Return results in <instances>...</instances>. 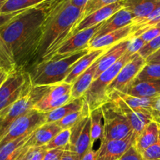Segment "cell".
Wrapping results in <instances>:
<instances>
[{
	"label": "cell",
	"instance_id": "6da1fadb",
	"mask_svg": "<svg viewBox=\"0 0 160 160\" xmlns=\"http://www.w3.org/2000/svg\"><path fill=\"white\" fill-rule=\"evenodd\" d=\"M63 0H46L25 9L0 28V37L12 53L18 69L29 67L53 9Z\"/></svg>",
	"mask_w": 160,
	"mask_h": 160
},
{
	"label": "cell",
	"instance_id": "7a4b0ae2",
	"mask_svg": "<svg viewBox=\"0 0 160 160\" xmlns=\"http://www.w3.org/2000/svg\"><path fill=\"white\" fill-rule=\"evenodd\" d=\"M84 9L70 3V0L61 2L50 14L28 70L33 66L49 60L68 39L74 35V30L81 22Z\"/></svg>",
	"mask_w": 160,
	"mask_h": 160
},
{
	"label": "cell",
	"instance_id": "3957f363",
	"mask_svg": "<svg viewBox=\"0 0 160 160\" xmlns=\"http://www.w3.org/2000/svg\"><path fill=\"white\" fill-rule=\"evenodd\" d=\"M89 49H84L67 55H56L49 60L40 62L28 69L33 86H51L62 83L73 66L87 55Z\"/></svg>",
	"mask_w": 160,
	"mask_h": 160
},
{
	"label": "cell",
	"instance_id": "277c9868",
	"mask_svg": "<svg viewBox=\"0 0 160 160\" xmlns=\"http://www.w3.org/2000/svg\"><path fill=\"white\" fill-rule=\"evenodd\" d=\"M134 55H130L125 52L117 62L102 73L98 78L94 80L91 87L84 95L91 112L97 108L101 107L104 103L109 101V98L106 93V89L113 81L120 70L134 57Z\"/></svg>",
	"mask_w": 160,
	"mask_h": 160
},
{
	"label": "cell",
	"instance_id": "5b68a950",
	"mask_svg": "<svg viewBox=\"0 0 160 160\" xmlns=\"http://www.w3.org/2000/svg\"><path fill=\"white\" fill-rule=\"evenodd\" d=\"M51 86H33L31 92L15 103L0 112V141L11 125L20 117L32 110L51 88Z\"/></svg>",
	"mask_w": 160,
	"mask_h": 160
},
{
	"label": "cell",
	"instance_id": "8992f818",
	"mask_svg": "<svg viewBox=\"0 0 160 160\" xmlns=\"http://www.w3.org/2000/svg\"><path fill=\"white\" fill-rule=\"evenodd\" d=\"M32 87L29 73L23 69H17L9 73L0 87V112L28 95Z\"/></svg>",
	"mask_w": 160,
	"mask_h": 160
},
{
	"label": "cell",
	"instance_id": "52a82bcc",
	"mask_svg": "<svg viewBox=\"0 0 160 160\" xmlns=\"http://www.w3.org/2000/svg\"><path fill=\"white\" fill-rule=\"evenodd\" d=\"M104 116V131L101 142L122 139L133 133L128 119L111 99L101 106Z\"/></svg>",
	"mask_w": 160,
	"mask_h": 160
},
{
	"label": "cell",
	"instance_id": "ba28073f",
	"mask_svg": "<svg viewBox=\"0 0 160 160\" xmlns=\"http://www.w3.org/2000/svg\"><path fill=\"white\" fill-rule=\"evenodd\" d=\"M46 123V113L33 109L17 119L0 141V148L20 138L29 136L37 128Z\"/></svg>",
	"mask_w": 160,
	"mask_h": 160
},
{
	"label": "cell",
	"instance_id": "9c48e42d",
	"mask_svg": "<svg viewBox=\"0 0 160 160\" xmlns=\"http://www.w3.org/2000/svg\"><path fill=\"white\" fill-rule=\"evenodd\" d=\"M145 64L146 61L145 59H143L138 53L134 54V57L125 64L113 81L107 88L106 93L108 96L113 91L126 93L128 88L136 79Z\"/></svg>",
	"mask_w": 160,
	"mask_h": 160
},
{
	"label": "cell",
	"instance_id": "30bf717a",
	"mask_svg": "<svg viewBox=\"0 0 160 160\" xmlns=\"http://www.w3.org/2000/svg\"><path fill=\"white\" fill-rule=\"evenodd\" d=\"M136 139L133 132L124 138L101 142L97 150V160H119L131 146L135 145Z\"/></svg>",
	"mask_w": 160,
	"mask_h": 160
},
{
	"label": "cell",
	"instance_id": "8fae6325",
	"mask_svg": "<svg viewBox=\"0 0 160 160\" xmlns=\"http://www.w3.org/2000/svg\"><path fill=\"white\" fill-rule=\"evenodd\" d=\"M109 98L116 103L123 116L128 119L136 138L142 134L148 123L154 120L152 116L133 110L114 92L109 94Z\"/></svg>",
	"mask_w": 160,
	"mask_h": 160
},
{
	"label": "cell",
	"instance_id": "7c38bea8",
	"mask_svg": "<svg viewBox=\"0 0 160 160\" xmlns=\"http://www.w3.org/2000/svg\"><path fill=\"white\" fill-rule=\"evenodd\" d=\"M102 23L87 28L76 33L73 37L67 41L57 51L56 55H67L76 52L88 49L94 35L101 28ZM55 55V56H56Z\"/></svg>",
	"mask_w": 160,
	"mask_h": 160
},
{
	"label": "cell",
	"instance_id": "4fadbf2b",
	"mask_svg": "<svg viewBox=\"0 0 160 160\" xmlns=\"http://www.w3.org/2000/svg\"><path fill=\"white\" fill-rule=\"evenodd\" d=\"M124 6L125 2H120L105 6V7L95 11L92 13L89 14L88 16L82 19L81 22L78 23V25L74 30V34L84 29L102 23L103 22L108 20L109 17H112L116 12L124 8Z\"/></svg>",
	"mask_w": 160,
	"mask_h": 160
},
{
	"label": "cell",
	"instance_id": "5bb4252c",
	"mask_svg": "<svg viewBox=\"0 0 160 160\" xmlns=\"http://www.w3.org/2000/svg\"><path fill=\"white\" fill-rule=\"evenodd\" d=\"M132 14L126 8H123L122 9L119 10L118 12H116L115 14H113L112 17H109L108 20L103 22L101 28L98 29L96 34L94 35L92 40L102 37V36L105 35V34L112 32V31L120 29V28L128 26V25H131L132 24Z\"/></svg>",
	"mask_w": 160,
	"mask_h": 160
},
{
	"label": "cell",
	"instance_id": "9a60e30c",
	"mask_svg": "<svg viewBox=\"0 0 160 160\" xmlns=\"http://www.w3.org/2000/svg\"><path fill=\"white\" fill-rule=\"evenodd\" d=\"M130 38L123 40L108 48L106 52L98 59V63L95 75V80L101 75L102 73L117 62L125 54L129 44Z\"/></svg>",
	"mask_w": 160,
	"mask_h": 160
},
{
	"label": "cell",
	"instance_id": "2e32d148",
	"mask_svg": "<svg viewBox=\"0 0 160 160\" xmlns=\"http://www.w3.org/2000/svg\"><path fill=\"white\" fill-rule=\"evenodd\" d=\"M132 25H128L124 28H120V29L112 31L107 34H105L98 38L93 39L89 44L88 49L92 51V50L110 48L111 46L122 42V41L131 38V35H132Z\"/></svg>",
	"mask_w": 160,
	"mask_h": 160
},
{
	"label": "cell",
	"instance_id": "e0dca14e",
	"mask_svg": "<svg viewBox=\"0 0 160 160\" xmlns=\"http://www.w3.org/2000/svg\"><path fill=\"white\" fill-rule=\"evenodd\" d=\"M160 6V0H127L124 8L133 16L132 26L138 24L143 19Z\"/></svg>",
	"mask_w": 160,
	"mask_h": 160
},
{
	"label": "cell",
	"instance_id": "ac0fdd59",
	"mask_svg": "<svg viewBox=\"0 0 160 160\" xmlns=\"http://www.w3.org/2000/svg\"><path fill=\"white\" fill-rule=\"evenodd\" d=\"M61 131L60 127L56 123H44L31 133L25 145L28 147L45 146Z\"/></svg>",
	"mask_w": 160,
	"mask_h": 160
},
{
	"label": "cell",
	"instance_id": "d6986e66",
	"mask_svg": "<svg viewBox=\"0 0 160 160\" xmlns=\"http://www.w3.org/2000/svg\"><path fill=\"white\" fill-rule=\"evenodd\" d=\"M108 48H103V49H96L92 50L89 52L87 55L83 56L82 58L79 59L78 62L73 66V70H71L65 81L64 83L73 84L76 81V80L84 72H85L88 69L93 65L94 62L98 60Z\"/></svg>",
	"mask_w": 160,
	"mask_h": 160
},
{
	"label": "cell",
	"instance_id": "ffe728a7",
	"mask_svg": "<svg viewBox=\"0 0 160 160\" xmlns=\"http://www.w3.org/2000/svg\"><path fill=\"white\" fill-rule=\"evenodd\" d=\"M126 94L140 98H156L160 96V80L138 81L134 80Z\"/></svg>",
	"mask_w": 160,
	"mask_h": 160
},
{
	"label": "cell",
	"instance_id": "44dd1931",
	"mask_svg": "<svg viewBox=\"0 0 160 160\" xmlns=\"http://www.w3.org/2000/svg\"><path fill=\"white\" fill-rule=\"evenodd\" d=\"M98 61L96 60L92 67H89L85 72L82 73L74 83L72 84L71 98L72 99L81 98L84 96L95 80V72L98 67Z\"/></svg>",
	"mask_w": 160,
	"mask_h": 160
},
{
	"label": "cell",
	"instance_id": "7402d4cb",
	"mask_svg": "<svg viewBox=\"0 0 160 160\" xmlns=\"http://www.w3.org/2000/svg\"><path fill=\"white\" fill-rule=\"evenodd\" d=\"M129 107L135 112L148 114L153 117V103L156 98H140L123 93L118 91H113Z\"/></svg>",
	"mask_w": 160,
	"mask_h": 160
},
{
	"label": "cell",
	"instance_id": "603a6c76",
	"mask_svg": "<svg viewBox=\"0 0 160 160\" xmlns=\"http://www.w3.org/2000/svg\"><path fill=\"white\" fill-rule=\"evenodd\" d=\"M92 148H93V145L91 139V118L89 117L87 123L78 138L73 142L69 144L68 150L76 153L81 159Z\"/></svg>",
	"mask_w": 160,
	"mask_h": 160
},
{
	"label": "cell",
	"instance_id": "cb8c5ba5",
	"mask_svg": "<svg viewBox=\"0 0 160 160\" xmlns=\"http://www.w3.org/2000/svg\"><path fill=\"white\" fill-rule=\"evenodd\" d=\"M159 130L160 124L154 120L147 125L142 134L136 139L134 146L139 152L142 153L157 142L159 139Z\"/></svg>",
	"mask_w": 160,
	"mask_h": 160
},
{
	"label": "cell",
	"instance_id": "d4e9b609",
	"mask_svg": "<svg viewBox=\"0 0 160 160\" xmlns=\"http://www.w3.org/2000/svg\"><path fill=\"white\" fill-rule=\"evenodd\" d=\"M85 102L84 96L81 98L71 99L67 104L63 105L58 109H54L51 112H46V123H56L62 120L69 114L79 111L82 109Z\"/></svg>",
	"mask_w": 160,
	"mask_h": 160
},
{
	"label": "cell",
	"instance_id": "484cf974",
	"mask_svg": "<svg viewBox=\"0 0 160 160\" xmlns=\"http://www.w3.org/2000/svg\"><path fill=\"white\" fill-rule=\"evenodd\" d=\"M31 135V134H30ZM29 136L20 138L0 148V160H16L25 149Z\"/></svg>",
	"mask_w": 160,
	"mask_h": 160
},
{
	"label": "cell",
	"instance_id": "4316f807",
	"mask_svg": "<svg viewBox=\"0 0 160 160\" xmlns=\"http://www.w3.org/2000/svg\"><path fill=\"white\" fill-rule=\"evenodd\" d=\"M91 139L92 145L98 140L102 139L104 131V116L102 107L94 109L90 113Z\"/></svg>",
	"mask_w": 160,
	"mask_h": 160
},
{
	"label": "cell",
	"instance_id": "83f0119b",
	"mask_svg": "<svg viewBox=\"0 0 160 160\" xmlns=\"http://www.w3.org/2000/svg\"><path fill=\"white\" fill-rule=\"evenodd\" d=\"M90 113L91 111L89 109V106L85 101L82 109H80L79 111L73 112V113L69 114L68 116L65 117L62 120L56 122V123L58 126L60 127L62 130L71 129L74 125L79 123L81 120H83L85 117H89Z\"/></svg>",
	"mask_w": 160,
	"mask_h": 160
},
{
	"label": "cell",
	"instance_id": "f1b7e54d",
	"mask_svg": "<svg viewBox=\"0 0 160 160\" xmlns=\"http://www.w3.org/2000/svg\"><path fill=\"white\" fill-rule=\"evenodd\" d=\"M0 69L5 70L8 73L15 71L17 68L10 50L6 45V42L0 37Z\"/></svg>",
	"mask_w": 160,
	"mask_h": 160
},
{
	"label": "cell",
	"instance_id": "f546056e",
	"mask_svg": "<svg viewBox=\"0 0 160 160\" xmlns=\"http://www.w3.org/2000/svg\"><path fill=\"white\" fill-rule=\"evenodd\" d=\"M72 84L67 83H60V84L52 85L51 88L48 93L38 102L40 103H47L49 102L55 101L62 98L64 95L71 93Z\"/></svg>",
	"mask_w": 160,
	"mask_h": 160
},
{
	"label": "cell",
	"instance_id": "4dcf8cb0",
	"mask_svg": "<svg viewBox=\"0 0 160 160\" xmlns=\"http://www.w3.org/2000/svg\"><path fill=\"white\" fill-rule=\"evenodd\" d=\"M46 0H8L2 9L1 12H12L29 9Z\"/></svg>",
	"mask_w": 160,
	"mask_h": 160
},
{
	"label": "cell",
	"instance_id": "1f68e13d",
	"mask_svg": "<svg viewBox=\"0 0 160 160\" xmlns=\"http://www.w3.org/2000/svg\"><path fill=\"white\" fill-rule=\"evenodd\" d=\"M70 135H71V130H62L56 137L53 138L52 140L50 141L49 143L45 145V148H47V150L55 149V148H63L65 150H68Z\"/></svg>",
	"mask_w": 160,
	"mask_h": 160
},
{
	"label": "cell",
	"instance_id": "d6a6232c",
	"mask_svg": "<svg viewBox=\"0 0 160 160\" xmlns=\"http://www.w3.org/2000/svg\"><path fill=\"white\" fill-rule=\"evenodd\" d=\"M135 80L138 81L160 80V63H146Z\"/></svg>",
	"mask_w": 160,
	"mask_h": 160
},
{
	"label": "cell",
	"instance_id": "836d02e7",
	"mask_svg": "<svg viewBox=\"0 0 160 160\" xmlns=\"http://www.w3.org/2000/svg\"><path fill=\"white\" fill-rule=\"evenodd\" d=\"M127 0H90L85 7L84 8L83 11L82 19L88 16L89 14L92 13L95 11L105 7V6H109V5L114 4V3L120 2H126ZM81 19V20H82Z\"/></svg>",
	"mask_w": 160,
	"mask_h": 160
},
{
	"label": "cell",
	"instance_id": "e575fe53",
	"mask_svg": "<svg viewBox=\"0 0 160 160\" xmlns=\"http://www.w3.org/2000/svg\"><path fill=\"white\" fill-rule=\"evenodd\" d=\"M160 48V35L156 37V38L152 39L149 42L146 43L145 46L138 52V54L142 56L143 59H146L148 56L152 55Z\"/></svg>",
	"mask_w": 160,
	"mask_h": 160
},
{
	"label": "cell",
	"instance_id": "d590c367",
	"mask_svg": "<svg viewBox=\"0 0 160 160\" xmlns=\"http://www.w3.org/2000/svg\"><path fill=\"white\" fill-rule=\"evenodd\" d=\"M45 146L29 147L25 153V160H44L47 152Z\"/></svg>",
	"mask_w": 160,
	"mask_h": 160
},
{
	"label": "cell",
	"instance_id": "8d00e7d4",
	"mask_svg": "<svg viewBox=\"0 0 160 160\" xmlns=\"http://www.w3.org/2000/svg\"><path fill=\"white\" fill-rule=\"evenodd\" d=\"M145 160H160V130L157 142L142 153Z\"/></svg>",
	"mask_w": 160,
	"mask_h": 160
},
{
	"label": "cell",
	"instance_id": "74e56055",
	"mask_svg": "<svg viewBox=\"0 0 160 160\" xmlns=\"http://www.w3.org/2000/svg\"><path fill=\"white\" fill-rule=\"evenodd\" d=\"M145 42L141 37L131 38H130L129 44L126 52L130 55H134L138 52L145 45Z\"/></svg>",
	"mask_w": 160,
	"mask_h": 160
},
{
	"label": "cell",
	"instance_id": "f35d334b",
	"mask_svg": "<svg viewBox=\"0 0 160 160\" xmlns=\"http://www.w3.org/2000/svg\"><path fill=\"white\" fill-rule=\"evenodd\" d=\"M119 160H145L142 154L139 152L134 145L131 146Z\"/></svg>",
	"mask_w": 160,
	"mask_h": 160
},
{
	"label": "cell",
	"instance_id": "ab89813d",
	"mask_svg": "<svg viewBox=\"0 0 160 160\" xmlns=\"http://www.w3.org/2000/svg\"><path fill=\"white\" fill-rule=\"evenodd\" d=\"M160 35V27H153V28H149L148 30H147L146 31L143 33L142 35H140L139 37L142 38L144 41L145 42V43H148L150 41H152V39L156 38V37Z\"/></svg>",
	"mask_w": 160,
	"mask_h": 160
},
{
	"label": "cell",
	"instance_id": "60d3db41",
	"mask_svg": "<svg viewBox=\"0 0 160 160\" xmlns=\"http://www.w3.org/2000/svg\"><path fill=\"white\" fill-rule=\"evenodd\" d=\"M25 9L20 11H17V12H5V13L1 12V13H0V28L4 27L5 25H6L7 23H9L11 20H13L17 16H18L19 14H20Z\"/></svg>",
	"mask_w": 160,
	"mask_h": 160
},
{
	"label": "cell",
	"instance_id": "b9f144b4",
	"mask_svg": "<svg viewBox=\"0 0 160 160\" xmlns=\"http://www.w3.org/2000/svg\"><path fill=\"white\" fill-rule=\"evenodd\" d=\"M66 150L63 148H55L48 150L44 160H61Z\"/></svg>",
	"mask_w": 160,
	"mask_h": 160
},
{
	"label": "cell",
	"instance_id": "7bdbcfd3",
	"mask_svg": "<svg viewBox=\"0 0 160 160\" xmlns=\"http://www.w3.org/2000/svg\"><path fill=\"white\" fill-rule=\"evenodd\" d=\"M145 61L146 63H160V48L152 55L148 56Z\"/></svg>",
	"mask_w": 160,
	"mask_h": 160
},
{
	"label": "cell",
	"instance_id": "ee69618b",
	"mask_svg": "<svg viewBox=\"0 0 160 160\" xmlns=\"http://www.w3.org/2000/svg\"><path fill=\"white\" fill-rule=\"evenodd\" d=\"M61 160H81V158L79 157L78 155L74 153L73 152L66 150L63 153L62 159Z\"/></svg>",
	"mask_w": 160,
	"mask_h": 160
},
{
	"label": "cell",
	"instance_id": "f6af8a7d",
	"mask_svg": "<svg viewBox=\"0 0 160 160\" xmlns=\"http://www.w3.org/2000/svg\"><path fill=\"white\" fill-rule=\"evenodd\" d=\"M97 156H98L97 150H94V148H92L81 160H97Z\"/></svg>",
	"mask_w": 160,
	"mask_h": 160
},
{
	"label": "cell",
	"instance_id": "bcb514c9",
	"mask_svg": "<svg viewBox=\"0 0 160 160\" xmlns=\"http://www.w3.org/2000/svg\"><path fill=\"white\" fill-rule=\"evenodd\" d=\"M160 115V96L155 98L153 103V119L155 120L156 117Z\"/></svg>",
	"mask_w": 160,
	"mask_h": 160
},
{
	"label": "cell",
	"instance_id": "7dc6e473",
	"mask_svg": "<svg viewBox=\"0 0 160 160\" xmlns=\"http://www.w3.org/2000/svg\"><path fill=\"white\" fill-rule=\"evenodd\" d=\"M89 1L90 0H70L72 5L78 8H81V9H84Z\"/></svg>",
	"mask_w": 160,
	"mask_h": 160
},
{
	"label": "cell",
	"instance_id": "c3c4849f",
	"mask_svg": "<svg viewBox=\"0 0 160 160\" xmlns=\"http://www.w3.org/2000/svg\"><path fill=\"white\" fill-rule=\"evenodd\" d=\"M9 74V73H8L7 72L0 69V87L2 85V84L5 82V81L7 79Z\"/></svg>",
	"mask_w": 160,
	"mask_h": 160
},
{
	"label": "cell",
	"instance_id": "681fc988",
	"mask_svg": "<svg viewBox=\"0 0 160 160\" xmlns=\"http://www.w3.org/2000/svg\"><path fill=\"white\" fill-rule=\"evenodd\" d=\"M25 146H26V145H25ZM29 148V147H28V146H26V148H25V149L23 150V152L21 153V154H20V156H19L18 158H17V159L16 160H25V159H24V156H25V153H26V152H27V150H28V148Z\"/></svg>",
	"mask_w": 160,
	"mask_h": 160
},
{
	"label": "cell",
	"instance_id": "f907efd6",
	"mask_svg": "<svg viewBox=\"0 0 160 160\" xmlns=\"http://www.w3.org/2000/svg\"><path fill=\"white\" fill-rule=\"evenodd\" d=\"M7 1L8 0H0V13H1L2 9V7L4 6V5L6 4Z\"/></svg>",
	"mask_w": 160,
	"mask_h": 160
},
{
	"label": "cell",
	"instance_id": "816d5d0a",
	"mask_svg": "<svg viewBox=\"0 0 160 160\" xmlns=\"http://www.w3.org/2000/svg\"><path fill=\"white\" fill-rule=\"evenodd\" d=\"M154 121L157 122L158 123H159V124H160V115H159V116H158V117H156V118H155Z\"/></svg>",
	"mask_w": 160,
	"mask_h": 160
},
{
	"label": "cell",
	"instance_id": "f5cc1de1",
	"mask_svg": "<svg viewBox=\"0 0 160 160\" xmlns=\"http://www.w3.org/2000/svg\"><path fill=\"white\" fill-rule=\"evenodd\" d=\"M155 27H160V21L159 22V23H157V24H156V26H155Z\"/></svg>",
	"mask_w": 160,
	"mask_h": 160
}]
</instances>
